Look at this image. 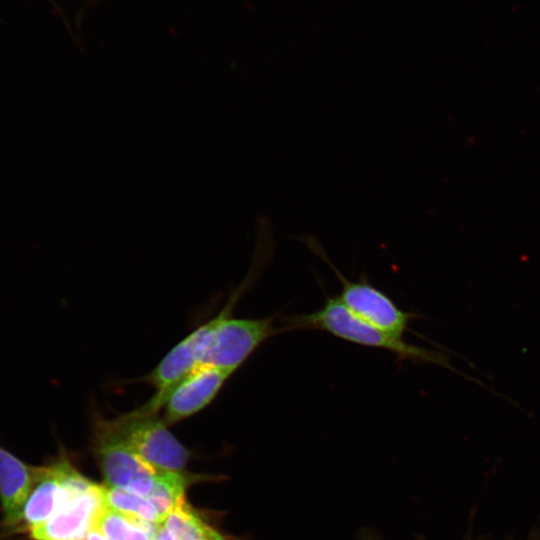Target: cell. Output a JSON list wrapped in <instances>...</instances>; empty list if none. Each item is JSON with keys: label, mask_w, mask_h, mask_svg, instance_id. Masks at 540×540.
Masks as SVG:
<instances>
[{"label": "cell", "mask_w": 540, "mask_h": 540, "mask_svg": "<svg viewBox=\"0 0 540 540\" xmlns=\"http://www.w3.org/2000/svg\"><path fill=\"white\" fill-rule=\"evenodd\" d=\"M282 329L324 331L351 343L388 351L398 360L448 366L443 354L410 344L358 319L342 305L337 296L327 298L317 311L285 318Z\"/></svg>", "instance_id": "6da1fadb"}, {"label": "cell", "mask_w": 540, "mask_h": 540, "mask_svg": "<svg viewBox=\"0 0 540 540\" xmlns=\"http://www.w3.org/2000/svg\"><path fill=\"white\" fill-rule=\"evenodd\" d=\"M92 451L105 485L145 498L152 494L163 469L130 449L100 415L93 421Z\"/></svg>", "instance_id": "7a4b0ae2"}, {"label": "cell", "mask_w": 540, "mask_h": 540, "mask_svg": "<svg viewBox=\"0 0 540 540\" xmlns=\"http://www.w3.org/2000/svg\"><path fill=\"white\" fill-rule=\"evenodd\" d=\"M107 421L121 441L161 469L183 471L189 461V450L172 434L157 412L138 408Z\"/></svg>", "instance_id": "3957f363"}, {"label": "cell", "mask_w": 540, "mask_h": 540, "mask_svg": "<svg viewBox=\"0 0 540 540\" xmlns=\"http://www.w3.org/2000/svg\"><path fill=\"white\" fill-rule=\"evenodd\" d=\"M231 311L232 302L217 314L203 363L234 373L262 343L283 330L275 326L276 315L238 318Z\"/></svg>", "instance_id": "277c9868"}, {"label": "cell", "mask_w": 540, "mask_h": 540, "mask_svg": "<svg viewBox=\"0 0 540 540\" xmlns=\"http://www.w3.org/2000/svg\"><path fill=\"white\" fill-rule=\"evenodd\" d=\"M319 251L321 258L325 259L340 281L341 292L337 298L342 305L358 319L403 339V335L409 330L410 321L418 316L400 309L389 296L370 284L364 277L356 282L345 278L329 262L324 252Z\"/></svg>", "instance_id": "5b68a950"}, {"label": "cell", "mask_w": 540, "mask_h": 540, "mask_svg": "<svg viewBox=\"0 0 540 540\" xmlns=\"http://www.w3.org/2000/svg\"><path fill=\"white\" fill-rule=\"evenodd\" d=\"M104 485L88 480L43 523L28 529L31 540H86L106 507Z\"/></svg>", "instance_id": "8992f818"}, {"label": "cell", "mask_w": 540, "mask_h": 540, "mask_svg": "<svg viewBox=\"0 0 540 540\" xmlns=\"http://www.w3.org/2000/svg\"><path fill=\"white\" fill-rule=\"evenodd\" d=\"M216 321L217 315L190 332L144 377V381L154 387L155 393L141 409L158 413L173 387L203 363Z\"/></svg>", "instance_id": "52a82bcc"}, {"label": "cell", "mask_w": 540, "mask_h": 540, "mask_svg": "<svg viewBox=\"0 0 540 540\" xmlns=\"http://www.w3.org/2000/svg\"><path fill=\"white\" fill-rule=\"evenodd\" d=\"M88 480L73 466L64 453L59 454L48 464L37 466L34 485L21 515V520L27 529L46 521L75 490Z\"/></svg>", "instance_id": "ba28073f"}, {"label": "cell", "mask_w": 540, "mask_h": 540, "mask_svg": "<svg viewBox=\"0 0 540 540\" xmlns=\"http://www.w3.org/2000/svg\"><path fill=\"white\" fill-rule=\"evenodd\" d=\"M233 372L202 363L183 377L167 396L163 419L167 425L185 420L206 408Z\"/></svg>", "instance_id": "9c48e42d"}, {"label": "cell", "mask_w": 540, "mask_h": 540, "mask_svg": "<svg viewBox=\"0 0 540 540\" xmlns=\"http://www.w3.org/2000/svg\"><path fill=\"white\" fill-rule=\"evenodd\" d=\"M30 466L0 443V505L4 523L18 524L35 481Z\"/></svg>", "instance_id": "30bf717a"}, {"label": "cell", "mask_w": 540, "mask_h": 540, "mask_svg": "<svg viewBox=\"0 0 540 540\" xmlns=\"http://www.w3.org/2000/svg\"><path fill=\"white\" fill-rule=\"evenodd\" d=\"M159 525L106 506L98 517L95 528L109 540H152Z\"/></svg>", "instance_id": "8fae6325"}, {"label": "cell", "mask_w": 540, "mask_h": 540, "mask_svg": "<svg viewBox=\"0 0 540 540\" xmlns=\"http://www.w3.org/2000/svg\"><path fill=\"white\" fill-rule=\"evenodd\" d=\"M163 523L170 528L177 540H228L226 536L206 523L186 500L175 507Z\"/></svg>", "instance_id": "7c38bea8"}, {"label": "cell", "mask_w": 540, "mask_h": 540, "mask_svg": "<svg viewBox=\"0 0 540 540\" xmlns=\"http://www.w3.org/2000/svg\"><path fill=\"white\" fill-rule=\"evenodd\" d=\"M104 498L107 506L122 513L156 525L164 521L153 503L145 497L104 485Z\"/></svg>", "instance_id": "4fadbf2b"}, {"label": "cell", "mask_w": 540, "mask_h": 540, "mask_svg": "<svg viewBox=\"0 0 540 540\" xmlns=\"http://www.w3.org/2000/svg\"><path fill=\"white\" fill-rule=\"evenodd\" d=\"M152 540H177L174 532L163 522L157 527Z\"/></svg>", "instance_id": "5bb4252c"}, {"label": "cell", "mask_w": 540, "mask_h": 540, "mask_svg": "<svg viewBox=\"0 0 540 540\" xmlns=\"http://www.w3.org/2000/svg\"><path fill=\"white\" fill-rule=\"evenodd\" d=\"M86 540H109V539L105 537L97 528L94 527L89 532Z\"/></svg>", "instance_id": "9a60e30c"}, {"label": "cell", "mask_w": 540, "mask_h": 540, "mask_svg": "<svg viewBox=\"0 0 540 540\" xmlns=\"http://www.w3.org/2000/svg\"><path fill=\"white\" fill-rule=\"evenodd\" d=\"M100 1H102V0H88L86 2V4H85V9L88 8V7L94 6L95 4H97Z\"/></svg>", "instance_id": "2e32d148"}]
</instances>
